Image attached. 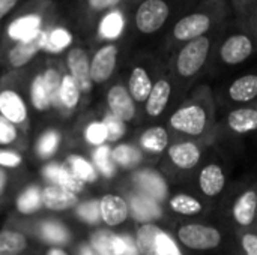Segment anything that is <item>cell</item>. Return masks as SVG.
<instances>
[{
  "label": "cell",
  "mask_w": 257,
  "mask_h": 255,
  "mask_svg": "<svg viewBox=\"0 0 257 255\" xmlns=\"http://www.w3.org/2000/svg\"><path fill=\"white\" fill-rule=\"evenodd\" d=\"M172 140L214 143L218 135L217 101L211 86L196 84L173 108L167 126Z\"/></svg>",
  "instance_id": "cell-1"
},
{
  "label": "cell",
  "mask_w": 257,
  "mask_h": 255,
  "mask_svg": "<svg viewBox=\"0 0 257 255\" xmlns=\"http://www.w3.org/2000/svg\"><path fill=\"white\" fill-rule=\"evenodd\" d=\"M226 23L220 24L212 32L181 45L167 59V68L175 83L176 105L190 93L197 81L209 72L214 48Z\"/></svg>",
  "instance_id": "cell-2"
},
{
  "label": "cell",
  "mask_w": 257,
  "mask_h": 255,
  "mask_svg": "<svg viewBox=\"0 0 257 255\" xmlns=\"http://www.w3.org/2000/svg\"><path fill=\"white\" fill-rule=\"evenodd\" d=\"M233 18L229 0H199L185 11L163 38L161 57L169 59L181 45L212 32Z\"/></svg>",
  "instance_id": "cell-3"
},
{
  "label": "cell",
  "mask_w": 257,
  "mask_h": 255,
  "mask_svg": "<svg viewBox=\"0 0 257 255\" xmlns=\"http://www.w3.org/2000/svg\"><path fill=\"white\" fill-rule=\"evenodd\" d=\"M199 0H142L130 15L131 32L140 38H155L169 32L173 23Z\"/></svg>",
  "instance_id": "cell-4"
},
{
  "label": "cell",
  "mask_w": 257,
  "mask_h": 255,
  "mask_svg": "<svg viewBox=\"0 0 257 255\" xmlns=\"http://www.w3.org/2000/svg\"><path fill=\"white\" fill-rule=\"evenodd\" d=\"M254 56H257V38L239 26L235 18H230L215 44L211 69H232Z\"/></svg>",
  "instance_id": "cell-5"
},
{
  "label": "cell",
  "mask_w": 257,
  "mask_h": 255,
  "mask_svg": "<svg viewBox=\"0 0 257 255\" xmlns=\"http://www.w3.org/2000/svg\"><path fill=\"white\" fill-rule=\"evenodd\" d=\"M214 143L194 140H172L164 152L166 171L178 179H191Z\"/></svg>",
  "instance_id": "cell-6"
},
{
  "label": "cell",
  "mask_w": 257,
  "mask_h": 255,
  "mask_svg": "<svg viewBox=\"0 0 257 255\" xmlns=\"http://www.w3.org/2000/svg\"><path fill=\"white\" fill-rule=\"evenodd\" d=\"M223 221L226 230L233 233L250 230L257 225V182L245 183L229 195Z\"/></svg>",
  "instance_id": "cell-7"
},
{
  "label": "cell",
  "mask_w": 257,
  "mask_h": 255,
  "mask_svg": "<svg viewBox=\"0 0 257 255\" xmlns=\"http://www.w3.org/2000/svg\"><path fill=\"white\" fill-rule=\"evenodd\" d=\"M173 234L184 249L193 252H211L224 243V230L206 219L179 221Z\"/></svg>",
  "instance_id": "cell-8"
},
{
  "label": "cell",
  "mask_w": 257,
  "mask_h": 255,
  "mask_svg": "<svg viewBox=\"0 0 257 255\" xmlns=\"http://www.w3.org/2000/svg\"><path fill=\"white\" fill-rule=\"evenodd\" d=\"M191 180H193V191L214 206L215 201L221 198L227 189L229 174L223 159L217 153L211 155L209 150L200 167L193 174Z\"/></svg>",
  "instance_id": "cell-9"
},
{
  "label": "cell",
  "mask_w": 257,
  "mask_h": 255,
  "mask_svg": "<svg viewBox=\"0 0 257 255\" xmlns=\"http://www.w3.org/2000/svg\"><path fill=\"white\" fill-rule=\"evenodd\" d=\"M128 9L133 12L136 8L134 0H69L66 5V17L69 26L84 30L98 29L101 18L114 9Z\"/></svg>",
  "instance_id": "cell-10"
},
{
  "label": "cell",
  "mask_w": 257,
  "mask_h": 255,
  "mask_svg": "<svg viewBox=\"0 0 257 255\" xmlns=\"http://www.w3.org/2000/svg\"><path fill=\"white\" fill-rule=\"evenodd\" d=\"M136 245L140 255H187L175 234L157 222L139 225L136 231Z\"/></svg>",
  "instance_id": "cell-11"
},
{
  "label": "cell",
  "mask_w": 257,
  "mask_h": 255,
  "mask_svg": "<svg viewBox=\"0 0 257 255\" xmlns=\"http://www.w3.org/2000/svg\"><path fill=\"white\" fill-rule=\"evenodd\" d=\"M166 63L167 60L163 59L161 56H145L131 66L126 89L131 98L136 101V104L146 102L152 90V86L160 72L163 71V68L166 66Z\"/></svg>",
  "instance_id": "cell-12"
},
{
  "label": "cell",
  "mask_w": 257,
  "mask_h": 255,
  "mask_svg": "<svg viewBox=\"0 0 257 255\" xmlns=\"http://www.w3.org/2000/svg\"><path fill=\"white\" fill-rule=\"evenodd\" d=\"M48 6H42V8H29L26 11H21L15 18H12L8 23L6 27V36L12 41V42H18V41H24V39H30L33 36H36L42 29H45L47 26H50L53 21H48Z\"/></svg>",
  "instance_id": "cell-13"
},
{
  "label": "cell",
  "mask_w": 257,
  "mask_h": 255,
  "mask_svg": "<svg viewBox=\"0 0 257 255\" xmlns=\"http://www.w3.org/2000/svg\"><path fill=\"white\" fill-rule=\"evenodd\" d=\"M257 99V72H247L230 80L215 95V101L221 102L227 110L251 105Z\"/></svg>",
  "instance_id": "cell-14"
},
{
  "label": "cell",
  "mask_w": 257,
  "mask_h": 255,
  "mask_svg": "<svg viewBox=\"0 0 257 255\" xmlns=\"http://www.w3.org/2000/svg\"><path fill=\"white\" fill-rule=\"evenodd\" d=\"M166 206L172 215L179 218V221L206 219L214 207L194 191H178L169 194Z\"/></svg>",
  "instance_id": "cell-15"
},
{
  "label": "cell",
  "mask_w": 257,
  "mask_h": 255,
  "mask_svg": "<svg viewBox=\"0 0 257 255\" xmlns=\"http://www.w3.org/2000/svg\"><path fill=\"white\" fill-rule=\"evenodd\" d=\"M172 102L175 104V83L166 63L145 102V113L151 119H158L166 114Z\"/></svg>",
  "instance_id": "cell-16"
},
{
  "label": "cell",
  "mask_w": 257,
  "mask_h": 255,
  "mask_svg": "<svg viewBox=\"0 0 257 255\" xmlns=\"http://www.w3.org/2000/svg\"><path fill=\"white\" fill-rule=\"evenodd\" d=\"M122 41H105L90 57V78L95 84H104L107 83L119 62L120 50H122Z\"/></svg>",
  "instance_id": "cell-17"
},
{
  "label": "cell",
  "mask_w": 257,
  "mask_h": 255,
  "mask_svg": "<svg viewBox=\"0 0 257 255\" xmlns=\"http://www.w3.org/2000/svg\"><path fill=\"white\" fill-rule=\"evenodd\" d=\"M226 132L232 137H245L257 132V111L253 105L230 108L224 119L218 122V134Z\"/></svg>",
  "instance_id": "cell-18"
},
{
  "label": "cell",
  "mask_w": 257,
  "mask_h": 255,
  "mask_svg": "<svg viewBox=\"0 0 257 255\" xmlns=\"http://www.w3.org/2000/svg\"><path fill=\"white\" fill-rule=\"evenodd\" d=\"M53 24V23H51ZM50 24V26H51ZM47 26L45 29H42L36 36L30 38V39H24V41H18V42H14V45L8 50L6 53V60H8V65L11 68H23L26 66L29 62H32V59L41 53L44 48H45V44H47V35H48V27Z\"/></svg>",
  "instance_id": "cell-19"
},
{
  "label": "cell",
  "mask_w": 257,
  "mask_h": 255,
  "mask_svg": "<svg viewBox=\"0 0 257 255\" xmlns=\"http://www.w3.org/2000/svg\"><path fill=\"white\" fill-rule=\"evenodd\" d=\"M66 66L72 80L81 92H89L92 87L90 78V57L86 48L75 45L66 51Z\"/></svg>",
  "instance_id": "cell-20"
},
{
  "label": "cell",
  "mask_w": 257,
  "mask_h": 255,
  "mask_svg": "<svg viewBox=\"0 0 257 255\" xmlns=\"http://www.w3.org/2000/svg\"><path fill=\"white\" fill-rule=\"evenodd\" d=\"M133 180L139 192L152 197L158 203H164L169 197V185L164 176L154 168H142L133 174Z\"/></svg>",
  "instance_id": "cell-21"
},
{
  "label": "cell",
  "mask_w": 257,
  "mask_h": 255,
  "mask_svg": "<svg viewBox=\"0 0 257 255\" xmlns=\"http://www.w3.org/2000/svg\"><path fill=\"white\" fill-rule=\"evenodd\" d=\"M107 102L111 110V114H114L123 123L134 120L137 114V104L131 98L125 84L122 83L113 84L107 92Z\"/></svg>",
  "instance_id": "cell-22"
},
{
  "label": "cell",
  "mask_w": 257,
  "mask_h": 255,
  "mask_svg": "<svg viewBox=\"0 0 257 255\" xmlns=\"http://www.w3.org/2000/svg\"><path fill=\"white\" fill-rule=\"evenodd\" d=\"M128 206H130V213L140 224L155 222V221L161 219L164 215L161 203H158L152 197L145 195L139 191L131 194Z\"/></svg>",
  "instance_id": "cell-23"
},
{
  "label": "cell",
  "mask_w": 257,
  "mask_h": 255,
  "mask_svg": "<svg viewBox=\"0 0 257 255\" xmlns=\"http://www.w3.org/2000/svg\"><path fill=\"white\" fill-rule=\"evenodd\" d=\"M99 215L108 227H117L130 216L128 201L120 195L107 194L99 200Z\"/></svg>",
  "instance_id": "cell-24"
},
{
  "label": "cell",
  "mask_w": 257,
  "mask_h": 255,
  "mask_svg": "<svg viewBox=\"0 0 257 255\" xmlns=\"http://www.w3.org/2000/svg\"><path fill=\"white\" fill-rule=\"evenodd\" d=\"M128 15H131V11L123 9V8L114 9V11L105 14L101 18L99 24H98L96 35L101 39H105V41H117V39H120V36L125 32L126 23L130 21L126 18Z\"/></svg>",
  "instance_id": "cell-25"
},
{
  "label": "cell",
  "mask_w": 257,
  "mask_h": 255,
  "mask_svg": "<svg viewBox=\"0 0 257 255\" xmlns=\"http://www.w3.org/2000/svg\"><path fill=\"white\" fill-rule=\"evenodd\" d=\"M172 143V137L170 132L166 126H151L146 131L142 132L140 138H139V144H140V150L146 152L149 155H163L169 144Z\"/></svg>",
  "instance_id": "cell-26"
},
{
  "label": "cell",
  "mask_w": 257,
  "mask_h": 255,
  "mask_svg": "<svg viewBox=\"0 0 257 255\" xmlns=\"http://www.w3.org/2000/svg\"><path fill=\"white\" fill-rule=\"evenodd\" d=\"M0 116L14 125L26 122L27 107L15 90L6 89L0 92Z\"/></svg>",
  "instance_id": "cell-27"
},
{
  "label": "cell",
  "mask_w": 257,
  "mask_h": 255,
  "mask_svg": "<svg viewBox=\"0 0 257 255\" xmlns=\"http://www.w3.org/2000/svg\"><path fill=\"white\" fill-rule=\"evenodd\" d=\"M42 206L50 209V210H68L74 206H77L78 203V197L77 194L66 191L57 185H50L42 191Z\"/></svg>",
  "instance_id": "cell-28"
},
{
  "label": "cell",
  "mask_w": 257,
  "mask_h": 255,
  "mask_svg": "<svg viewBox=\"0 0 257 255\" xmlns=\"http://www.w3.org/2000/svg\"><path fill=\"white\" fill-rule=\"evenodd\" d=\"M93 249L98 255H123L125 236H117L110 231H98L92 239Z\"/></svg>",
  "instance_id": "cell-29"
},
{
  "label": "cell",
  "mask_w": 257,
  "mask_h": 255,
  "mask_svg": "<svg viewBox=\"0 0 257 255\" xmlns=\"http://www.w3.org/2000/svg\"><path fill=\"white\" fill-rule=\"evenodd\" d=\"M111 158H113L114 164H119L122 168L131 170V168H136L142 162L143 152L136 146L120 144L111 150Z\"/></svg>",
  "instance_id": "cell-30"
},
{
  "label": "cell",
  "mask_w": 257,
  "mask_h": 255,
  "mask_svg": "<svg viewBox=\"0 0 257 255\" xmlns=\"http://www.w3.org/2000/svg\"><path fill=\"white\" fill-rule=\"evenodd\" d=\"M72 42V35L63 27H53V24L48 27V35H47V44L44 51H48L51 54L62 53L63 50L69 48Z\"/></svg>",
  "instance_id": "cell-31"
},
{
  "label": "cell",
  "mask_w": 257,
  "mask_h": 255,
  "mask_svg": "<svg viewBox=\"0 0 257 255\" xmlns=\"http://www.w3.org/2000/svg\"><path fill=\"white\" fill-rule=\"evenodd\" d=\"M27 248L24 234L14 230L0 231V255H18Z\"/></svg>",
  "instance_id": "cell-32"
},
{
  "label": "cell",
  "mask_w": 257,
  "mask_h": 255,
  "mask_svg": "<svg viewBox=\"0 0 257 255\" xmlns=\"http://www.w3.org/2000/svg\"><path fill=\"white\" fill-rule=\"evenodd\" d=\"M80 93H81V90L78 89V86L72 80V77L69 74H65L62 77L60 93H59L60 105L66 110H74L80 101Z\"/></svg>",
  "instance_id": "cell-33"
},
{
  "label": "cell",
  "mask_w": 257,
  "mask_h": 255,
  "mask_svg": "<svg viewBox=\"0 0 257 255\" xmlns=\"http://www.w3.org/2000/svg\"><path fill=\"white\" fill-rule=\"evenodd\" d=\"M42 191L38 186H29L17 200V209L20 213L30 215L42 207Z\"/></svg>",
  "instance_id": "cell-34"
},
{
  "label": "cell",
  "mask_w": 257,
  "mask_h": 255,
  "mask_svg": "<svg viewBox=\"0 0 257 255\" xmlns=\"http://www.w3.org/2000/svg\"><path fill=\"white\" fill-rule=\"evenodd\" d=\"M235 255H257V225L250 230L233 233Z\"/></svg>",
  "instance_id": "cell-35"
},
{
  "label": "cell",
  "mask_w": 257,
  "mask_h": 255,
  "mask_svg": "<svg viewBox=\"0 0 257 255\" xmlns=\"http://www.w3.org/2000/svg\"><path fill=\"white\" fill-rule=\"evenodd\" d=\"M42 80H44V86L45 90L50 96L51 105L54 107H60V101H59V93H60V84H62V77L60 72L56 68H47L42 72Z\"/></svg>",
  "instance_id": "cell-36"
},
{
  "label": "cell",
  "mask_w": 257,
  "mask_h": 255,
  "mask_svg": "<svg viewBox=\"0 0 257 255\" xmlns=\"http://www.w3.org/2000/svg\"><path fill=\"white\" fill-rule=\"evenodd\" d=\"M30 98H32V104L36 110L39 111H45L51 107V101L50 96L45 90L44 86V80H42V74H38L30 84Z\"/></svg>",
  "instance_id": "cell-37"
},
{
  "label": "cell",
  "mask_w": 257,
  "mask_h": 255,
  "mask_svg": "<svg viewBox=\"0 0 257 255\" xmlns=\"http://www.w3.org/2000/svg\"><path fill=\"white\" fill-rule=\"evenodd\" d=\"M68 165H69V170L81 180V182H87V183H92L96 180V171L93 170V167L90 165V162H87L86 159L77 156V155H72L68 158Z\"/></svg>",
  "instance_id": "cell-38"
},
{
  "label": "cell",
  "mask_w": 257,
  "mask_h": 255,
  "mask_svg": "<svg viewBox=\"0 0 257 255\" xmlns=\"http://www.w3.org/2000/svg\"><path fill=\"white\" fill-rule=\"evenodd\" d=\"M41 234L42 239L51 245H63L68 243L69 240V233L66 228L57 222H45L41 227Z\"/></svg>",
  "instance_id": "cell-39"
},
{
  "label": "cell",
  "mask_w": 257,
  "mask_h": 255,
  "mask_svg": "<svg viewBox=\"0 0 257 255\" xmlns=\"http://www.w3.org/2000/svg\"><path fill=\"white\" fill-rule=\"evenodd\" d=\"M93 161L98 167V170L105 176L110 177L114 174V161L111 158V150L108 146H99L93 153Z\"/></svg>",
  "instance_id": "cell-40"
},
{
  "label": "cell",
  "mask_w": 257,
  "mask_h": 255,
  "mask_svg": "<svg viewBox=\"0 0 257 255\" xmlns=\"http://www.w3.org/2000/svg\"><path fill=\"white\" fill-rule=\"evenodd\" d=\"M56 185L66 189V191H71L74 194H77V192H80L83 189V182L66 165H60Z\"/></svg>",
  "instance_id": "cell-41"
},
{
  "label": "cell",
  "mask_w": 257,
  "mask_h": 255,
  "mask_svg": "<svg viewBox=\"0 0 257 255\" xmlns=\"http://www.w3.org/2000/svg\"><path fill=\"white\" fill-rule=\"evenodd\" d=\"M59 141H60V135L57 132H54V131L45 132L38 141V147H36L38 155L41 158H50L56 152Z\"/></svg>",
  "instance_id": "cell-42"
},
{
  "label": "cell",
  "mask_w": 257,
  "mask_h": 255,
  "mask_svg": "<svg viewBox=\"0 0 257 255\" xmlns=\"http://www.w3.org/2000/svg\"><path fill=\"white\" fill-rule=\"evenodd\" d=\"M102 123L107 128V140L108 141H117L125 134V123L111 113L104 117Z\"/></svg>",
  "instance_id": "cell-43"
},
{
  "label": "cell",
  "mask_w": 257,
  "mask_h": 255,
  "mask_svg": "<svg viewBox=\"0 0 257 255\" xmlns=\"http://www.w3.org/2000/svg\"><path fill=\"white\" fill-rule=\"evenodd\" d=\"M86 140L90 144L95 146H102L104 141L107 140V128L102 122H93L87 126L86 129Z\"/></svg>",
  "instance_id": "cell-44"
},
{
  "label": "cell",
  "mask_w": 257,
  "mask_h": 255,
  "mask_svg": "<svg viewBox=\"0 0 257 255\" xmlns=\"http://www.w3.org/2000/svg\"><path fill=\"white\" fill-rule=\"evenodd\" d=\"M78 215L83 221L89 224H95L101 219L99 215V201H87L78 207Z\"/></svg>",
  "instance_id": "cell-45"
},
{
  "label": "cell",
  "mask_w": 257,
  "mask_h": 255,
  "mask_svg": "<svg viewBox=\"0 0 257 255\" xmlns=\"http://www.w3.org/2000/svg\"><path fill=\"white\" fill-rule=\"evenodd\" d=\"M17 138L15 125L0 116V146L12 144Z\"/></svg>",
  "instance_id": "cell-46"
},
{
  "label": "cell",
  "mask_w": 257,
  "mask_h": 255,
  "mask_svg": "<svg viewBox=\"0 0 257 255\" xmlns=\"http://www.w3.org/2000/svg\"><path fill=\"white\" fill-rule=\"evenodd\" d=\"M229 3L233 11V18H241L256 5L257 0H229Z\"/></svg>",
  "instance_id": "cell-47"
},
{
  "label": "cell",
  "mask_w": 257,
  "mask_h": 255,
  "mask_svg": "<svg viewBox=\"0 0 257 255\" xmlns=\"http://www.w3.org/2000/svg\"><path fill=\"white\" fill-rule=\"evenodd\" d=\"M21 2L23 0H0V24L18 9Z\"/></svg>",
  "instance_id": "cell-48"
},
{
  "label": "cell",
  "mask_w": 257,
  "mask_h": 255,
  "mask_svg": "<svg viewBox=\"0 0 257 255\" xmlns=\"http://www.w3.org/2000/svg\"><path fill=\"white\" fill-rule=\"evenodd\" d=\"M20 164H21L20 155L14 152H8V150H0V165L14 168V167H18Z\"/></svg>",
  "instance_id": "cell-49"
},
{
  "label": "cell",
  "mask_w": 257,
  "mask_h": 255,
  "mask_svg": "<svg viewBox=\"0 0 257 255\" xmlns=\"http://www.w3.org/2000/svg\"><path fill=\"white\" fill-rule=\"evenodd\" d=\"M239 26H242L245 30H248L254 38H257V17L254 18H247V20H242V21H236Z\"/></svg>",
  "instance_id": "cell-50"
},
{
  "label": "cell",
  "mask_w": 257,
  "mask_h": 255,
  "mask_svg": "<svg viewBox=\"0 0 257 255\" xmlns=\"http://www.w3.org/2000/svg\"><path fill=\"white\" fill-rule=\"evenodd\" d=\"M123 255H140L139 254V249H137V245H136V240H133L128 236H125V251H123Z\"/></svg>",
  "instance_id": "cell-51"
},
{
  "label": "cell",
  "mask_w": 257,
  "mask_h": 255,
  "mask_svg": "<svg viewBox=\"0 0 257 255\" xmlns=\"http://www.w3.org/2000/svg\"><path fill=\"white\" fill-rule=\"evenodd\" d=\"M5 186H6V174L3 170H0V197L5 191Z\"/></svg>",
  "instance_id": "cell-52"
},
{
  "label": "cell",
  "mask_w": 257,
  "mask_h": 255,
  "mask_svg": "<svg viewBox=\"0 0 257 255\" xmlns=\"http://www.w3.org/2000/svg\"><path fill=\"white\" fill-rule=\"evenodd\" d=\"M45 255H68L65 251H62L60 248H51V249H48L47 251V254Z\"/></svg>",
  "instance_id": "cell-53"
},
{
  "label": "cell",
  "mask_w": 257,
  "mask_h": 255,
  "mask_svg": "<svg viewBox=\"0 0 257 255\" xmlns=\"http://www.w3.org/2000/svg\"><path fill=\"white\" fill-rule=\"evenodd\" d=\"M81 255H95V254H93V252H92V251H90L87 246H84V248L81 249Z\"/></svg>",
  "instance_id": "cell-54"
},
{
  "label": "cell",
  "mask_w": 257,
  "mask_h": 255,
  "mask_svg": "<svg viewBox=\"0 0 257 255\" xmlns=\"http://www.w3.org/2000/svg\"><path fill=\"white\" fill-rule=\"evenodd\" d=\"M251 105L254 107V110H256V111H257V99H256V101H254V102H253V104H251Z\"/></svg>",
  "instance_id": "cell-55"
},
{
  "label": "cell",
  "mask_w": 257,
  "mask_h": 255,
  "mask_svg": "<svg viewBox=\"0 0 257 255\" xmlns=\"http://www.w3.org/2000/svg\"><path fill=\"white\" fill-rule=\"evenodd\" d=\"M140 2H142V0H134V3H136V6H137V5H139Z\"/></svg>",
  "instance_id": "cell-56"
}]
</instances>
